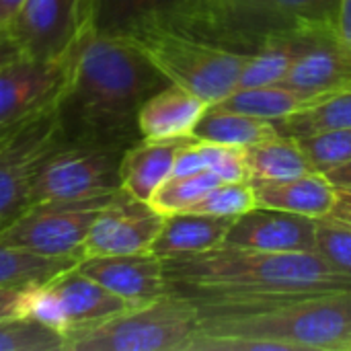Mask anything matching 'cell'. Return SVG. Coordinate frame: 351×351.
Wrapping results in <instances>:
<instances>
[{"label": "cell", "mask_w": 351, "mask_h": 351, "mask_svg": "<svg viewBox=\"0 0 351 351\" xmlns=\"http://www.w3.org/2000/svg\"><path fill=\"white\" fill-rule=\"evenodd\" d=\"M169 80L130 41L88 29L70 53L53 103L66 144L128 150L142 140L138 111Z\"/></svg>", "instance_id": "obj_1"}, {"label": "cell", "mask_w": 351, "mask_h": 351, "mask_svg": "<svg viewBox=\"0 0 351 351\" xmlns=\"http://www.w3.org/2000/svg\"><path fill=\"white\" fill-rule=\"evenodd\" d=\"M169 292L197 311L257 308L313 294L351 290V278L319 253H263L216 247L206 253L162 259Z\"/></svg>", "instance_id": "obj_2"}, {"label": "cell", "mask_w": 351, "mask_h": 351, "mask_svg": "<svg viewBox=\"0 0 351 351\" xmlns=\"http://www.w3.org/2000/svg\"><path fill=\"white\" fill-rule=\"evenodd\" d=\"M189 351H351V290L199 311Z\"/></svg>", "instance_id": "obj_3"}, {"label": "cell", "mask_w": 351, "mask_h": 351, "mask_svg": "<svg viewBox=\"0 0 351 351\" xmlns=\"http://www.w3.org/2000/svg\"><path fill=\"white\" fill-rule=\"evenodd\" d=\"M138 47L173 84L214 105L228 97L251 53L220 43L189 10L144 21L117 35Z\"/></svg>", "instance_id": "obj_4"}, {"label": "cell", "mask_w": 351, "mask_h": 351, "mask_svg": "<svg viewBox=\"0 0 351 351\" xmlns=\"http://www.w3.org/2000/svg\"><path fill=\"white\" fill-rule=\"evenodd\" d=\"M199 325L197 306L167 292L101 323L64 335L68 351H189Z\"/></svg>", "instance_id": "obj_5"}, {"label": "cell", "mask_w": 351, "mask_h": 351, "mask_svg": "<svg viewBox=\"0 0 351 351\" xmlns=\"http://www.w3.org/2000/svg\"><path fill=\"white\" fill-rule=\"evenodd\" d=\"M111 195L78 202L31 204L0 230V245L39 257L80 261L90 224Z\"/></svg>", "instance_id": "obj_6"}, {"label": "cell", "mask_w": 351, "mask_h": 351, "mask_svg": "<svg viewBox=\"0 0 351 351\" xmlns=\"http://www.w3.org/2000/svg\"><path fill=\"white\" fill-rule=\"evenodd\" d=\"M123 148L64 144L37 171L31 204L105 197L121 189ZM29 204V206H31Z\"/></svg>", "instance_id": "obj_7"}, {"label": "cell", "mask_w": 351, "mask_h": 351, "mask_svg": "<svg viewBox=\"0 0 351 351\" xmlns=\"http://www.w3.org/2000/svg\"><path fill=\"white\" fill-rule=\"evenodd\" d=\"M64 144L53 105L19 121L0 140V230L29 208L37 171Z\"/></svg>", "instance_id": "obj_8"}, {"label": "cell", "mask_w": 351, "mask_h": 351, "mask_svg": "<svg viewBox=\"0 0 351 351\" xmlns=\"http://www.w3.org/2000/svg\"><path fill=\"white\" fill-rule=\"evenodd\" d=\"M130 306L74 265L31 288L27 317L66 335L72 329L101 323Z\"/></svg>", "instance_id": "obj_9"}, {"label": "cell", "mask_w": 351, "mask_h": 351, "mask_svg": "<svg viewBox=\"0 0 351 351\" xmlns=\"http://www.w3.org/2000/svg\"><path fill=\"white\" fill-rule=\"evenodd\" d=\"M93 29L90 0H25L8 25L21 56L35 60L66 58Z\"/></svg>", "instance_id": "obj_10"}, {"label": "cell", "mask_w": 351, "mask_h": 351, "mask_svg": "<svg viewBox=\"0 0 351 351\" xmlns=\"http://www.w3.org/2000/svg\"><path fill=\"white\" fill-rule=\"evenodd\" d=\"M165 224L150 202H142L123 189H117L95 216L82 247L84 257L146 253Z\"/></svg>", "instance_id": "obj_11"}, {"label": "cell", "mask_w": 351, "mask_h": 351, "mask_svg": "<svg viewBox=\"0 0 351 351\" xmlns=\"http://www.w3.org/2000/svg\"><path fill=\"white\" fill-rule=\"evenodd\" d=\"M70 53L60 60L16 56L0 66V125L31 117L56 103L68 74Z\"/></svg>", "instance_id": "obj_12"}, {"label": "cell", "mask_w": 351, "mask_h": 351, "mask_svg": "<svg viewBox=\"0 0 351 351\" xmlns=\"http://www.w3.org/2000/svg\"><path fill=\"white\" fill-rule=\"evenodd\" d=\"M315 218L255 206L234 218L222 245L263 253H315Z\"/></svg>", "instance_id": "obj_13"}, {"label": "cell", "mask_w": 351, "mask_h": 351, "mask_svg": "<svg viewBox=\"0 0 351 351\" xmlns=\"http://www.w3.org/2000/svg\"><path fill=\"white\" fill-rule=\"evenodd\" d=\"M76 267L128 304H144L169 292L162 259L154 253L84 257Z\"/></svg>", "instance_id": "obj_14"}, {"label": "cell", "mask_w": 351, "mask_h": 351, "mask_svg": "<svg viewBox=\"0 0 351 351\" xmlns=\"http://www.w3.org/2000/svg\"><path fill=\"white\" fill-rule=\"evenodd\" d=\"M208 107L210 103L195 93L169 82L142 103L138 111L140 136L144 140L189 138Z\"/></svg>", "instance_id": "obj_15"}, {"label": "cell", "mask_w": 351, "mask_h": 351, "mask_svg": "<svg viewBox=\"0 0 351 351\" xmlns=\"http://www.w3.org/2000/svg\"><path fill=\"white\" fill-rule=\"evenodd\" d=\"M259 208L282 210L308 218H327L337 202V189L323 173L290 179H249Z\"/></svg>", "instance_id": "obj_16"}, {"label": "cell", "mask_w": 351, "mask_h": 351, "mask_svg": "<svg viewBox=\"0 0 351 351\" xmlns=\"http://www.w3.org/2000/svg\"><path fill=\"white\" fill-rule=\"evenodd\" d=\"M282 82L325 95L351 90V47L337 37H327L311 45Z\"/></svg>", "instance_id": "obj_17"}, {"label": "cell", "mask_w": 351, "mask_h": 351, "mask_svg": "<svg viewBox=\"0 0 351 351\" xmlns=\"http://www.w3.org/2000/svg\"><path fill=\"white\" fill-rule=\"evenodd\" d=\"M232 222L234 218L208 216L195 212L167 214L165 224L150 247V253H154L160 259H171L212 251L224 243Z\"/></svg>", "instance_id": "obj_18"}, {"label": "cell", "mask_w": 351, "mask_h": 351, "mask_svg": "<svg viewBox=\"0 0 351 351\" xmlns=\"http://www.w3.org/2000/svg\"><path fill=\"white\" fill-rule=\"evenodd\" d=\"M189 138H173V140H138L132 144L121 158L119 175L121 189L130 195L150 202L154 191L171 177L175 156Z\"/></svg>", "instance_id": "obj_19"}, {"label": "cell", "mask_w": 351, "mask_h": 351, "mask_svg": "<svg viewBox=\"0 0 351 351\" xmlns=\"http://www.w3.org/2000/svg\"><path fill=\"white\" fill-rule=\"evenodd\" d=\"M325 97L329 95L302 90L284 82H274V84H263V86L234 88L228 97L214 103L212 107L234 111V113H245V115H253V117H261L269 121H282Z\"/></svg>", "instance_id": "obj_20"}, {"label": "cell", "mask_w": 351, "mask_h": 351, "mask_svg": "<svg viewBox=\"0 0 351 351\" xmlns=\"http://www.w3.org/2000/svg\"><path fill=\"white\" fill-rule=\"evenodd\" d=\"M337 37V35H331ZM327 37H317L308 33H276L265 37V41L251 51L237 88H249V86H263L282 82L284 76L290 72L294 62L315 43L323 41Z\"/></svg>", "instance_id": "obj_21"}, {"label": "cell", "mask_w": 351, "mask_h": 351, "mask_svg": "<svg viewBox=\"0 0 351 351\" xmlns=\"http://www.w3.org/2000/svg\"><path fill=\"white\" fill-rule=\"evenodd\" d=\"M282 132L276 121L245 115V113L224 111L210 105L204 117L193 128L191 138L212 144H222V146L247 148L265 142L269 138H276Z\"/></svg>", "instance_id": "obj_22"}, {"label": "cell", "mask_w": 351, "mask_h": 351, "mask_svg": "<svg viewBox=\"0 0 351 351\" xmlns=\"http://www.w3.org/2000/svg\"><path fill=\"white\" fill-rule=\"evenodd\" d=\"M193 4L195 0H90V25L97 33L121 35L144 21L181 14Z\"/></svg>", "instance_id": "obj_23"}, {"label": "cell", "mask_w": 351, "mask_h": 351, "mask_svg": "<svg viewBox=\"0 0 351 351\" xmlns=\"http://www.w3.org/2000/svg\"><path fill=\"white\" fill-rule=\"evenodd\" d=\"M245 160L249 169V179H290L306 173H317L300 142L286 134L247 146Z\"/></svg>", "instance_id": "obj_24"}, {"label": "cell", "mask_w": 351, "mask_h": 351, "mask_svg": "<svg viewBox=\"0 0 351 351\" xmlns=\"http://www.w3.org/2000/svg\"><path fill=\"white\" fill-rule=\"evenodd\" d=\"M276 123L282 134L292 138H306L329 130L351 128V90L329 95Z\"/></svg>", "instance_id": "obj_25"}, {"label": "cell", "mask_w": 351, "mask_h": 351, "mask_svg": "<svg viewBox=\"0 0 351 351\" xmlns=\"http://www.w3.org/2000/svg\"><path fill=\"white\" fill-rule=\"evenodd\" d=\"M74 259H51L39 257L21 249L0 245V286L33 288L45 284L58 274L74 267Z\"/></svg>", "instance_id": "obj_26"}, {"label": "cell", "mask_w": 351, "mask_h": 351, "mask_svg": "<svg viewBox=\"0 0 351 351\" xmlns=\"http://www.w3.org/2000/svg\"><path fill=\"white\" fill-rule=\"evenodd\" d=\"M220 177L212 171H202L183 177H169L152 195L150 204L160 214H177L187 212L193 204H197L210 189L220 185Z\"/></svg>", "instance_id": "obj_27"}, {"label": "cell", "mask_w": 351, "mask_h": 351, "mask_svg": "<svg viewBox=\"0 0 351 351\" xmlns=\"http://www.w3.org/2000/svg\"><path fill=\"white\" fill-rule=\"evenodd\" d=\"M64 335L35 319L0 323V351H60Z\"/></svg>", "instance_id": "obj_28"}, {"label": "cell", "mask_w": 351, "mask_h": 351, "mask_svg": "<svg viewBox=\"0 0 351 351\" xmlns=\"http://www.w3.org/2000/svg\"><path fill=\"white\" fill-rule=\"evenodd\" d=\"M257 206L255 193L249 181L237 183H220L210 189L197 204H193L187 212L222 216V218H239Z\"/></svg>", "instance_id": "obj_29"}, {"label": "cell", "mask_w": 351, "mask_h": 351, "mask_svg": "<svg viewBox=\"0 0 351 351\" xmlns=\"http://www.w3.org/2000/svg\"><path fill=\"white\" fill-rule=\"evenodd\" d=\"M317 173H327L351 160V128L329 130L306 138H296Z\"/></svg>", "instance_id": "obj_30"}, {"label": "cell", "mask_w": 351, "mask_h": 351, "mask_svg": "<svg viewBox=\"0 0 351 351\" xmlns=\"http://www.w3.org/2000/svg\"><path fill=\"white\" fill-rule=\"evenodd\" d=\"M319 253L331 267L351 278V226L333 218L317 220V243Z\"/></svg>", "instance_id": "obj_31"}, {"label": "cell", "mask_w": 351, "mask_h": 351, "mask_svg": "<svg viewBox=\"0 0 351 351\" xmlns=\"http://www.w3.org/2000/svg\"><path fill=\"white\" fill-rule=\"evenodd\" d=\"M29 294L31 288L0 286V323L14 319H29Z\"/></svg>", "instance_id": "obj_32"}, {"label": "cell", "mask_w": 351, "mask_h": 351, "mask_svg": "<svg viewBox=\"0 0 351 351\" xmlns=\"http://www.w3.org/2000/svg\"><path fill=\"white\" fill-rule=\"evenodd\" d=\"M337 39L351 47V0H339L337 12Z\"/></svg>", "instance_id": "obj_33"}, {"label": "cell", "mask_w": 351, "mask_h": 351, "mask_svg": "<svg viewBox=\"0 0 351 351\" xmlns=\"http://www.w3.org/2000/svg\"><path fill=\"white\" fill-rule=\"evenodd\" d=\"M325 177L329 179V183L337 189V191H346L351 193V160L350 162H343L331 171L325 173Z\"/></svg>", "instance_id": "obj_34"}, {"label": "cell", "mask_w": 351, "mask_h": 351, "mask_svg": "<svg viewBox=\"0 0 351 351\" xmlns=\"http://www.w3.org/2000/svg\"><path fill=\"white\" fill-rule=\"evenodd\" d=\"M327 218L339 220V222L351 226V193L337 191V202H335V206H333V210H331V214Z\"/></svg>", "instance_id": "obj_35"}, {"label": "cell", "mask_w": 351, "mask_h": 351, "mask_svg": "<svg viewBox=\"0 0 351 351\" xmlns=\"http://www.w3.org/2000/svg\"><path fill=\"white\" fill-rule=\"evenodd\" d=\"M16 56H21V51H19L14 39L10 37V33L6 29H0V66L14 60Z\"/></svg>", "instance_id": "obj_36"}, {"label": "cell", "mask_w": 351, "mask_h": 351, "mask_svg": "<svg viewBox=\"0 0 351 351\" xmlns=\"http://www.w3.org/2000/svg\"><path fill=\"white\" fill-rule=\"evenodd\" d=\"M23 4L25 0H0V29H8Z\"/></svg>", "instance_id": "obj_37"}, {"label": "cell", "mask_w": 351, "mask_h": 351, "mask_svg": "<svg viewBox=\"0 0 351 351\" xmlns=\"http://www.w3.org/2000/svg\"><path fill=\"white\" fill-rule=\"evenodd\" d=\"M25 119H27V117H25ZM21 121H23V119H21ZM16 123H19V121H14V123H6V125H0V140H2V138H4V136H6L14 125H16Z\"/></svg>", "instance_id": "obj_38"}, {"label": "cell", "mask_w": 351, "mask_h": 351, "mask_svg": "<svg viewBox=\"0 0 351 351\" xmlns=\"http://www.w3.org/2000/svg\"><path fill=\"white\" fill-rule=\"evenodd\" d=\"M195 2H197V4H202V2H208V0H195Z\"/></svg>", "instance_id": "obj_39"}]
</instances>
